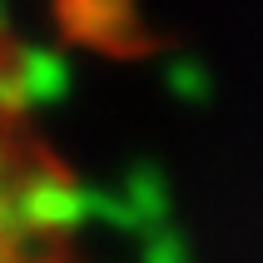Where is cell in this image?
I'll use <instances>...</instances> for the list:
<instances>
[{
  "instance_id": "obj_1",
  "label": "cell",
  "mask_w": 263,
  "mask_h": 263,
  "mask_svg": "<svg viewBox=\"0 0 263 263\" xmlns=\"http://www.w3.org/2000/svg\"><path fill=\"white\" fill-rule=\"evenodd\" d=\"M74 189L30 109L25 65L0 30V263H70Z\"/></svg>"
}]
</instances>
